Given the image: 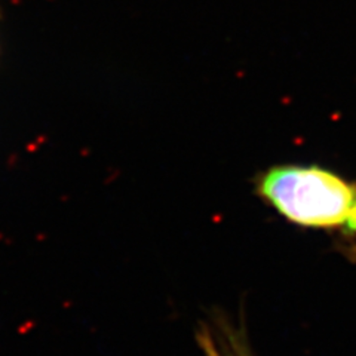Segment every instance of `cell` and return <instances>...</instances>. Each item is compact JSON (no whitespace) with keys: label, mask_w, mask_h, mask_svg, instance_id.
Here are the masks:
<instances>
[{"label":"cell","mask_w":356,"mask_h":356,"mask_svg":"<svg viewBox=\"0 0 356 356\" xmlns=\"http://www.w3.org/2000/svg\"><path fill=\"white\" fill-rule=\"evenodd\" d=\"M260 193L285 218L307 227L356 233V184L318 166H276L260 181Z\"/></svg>","instance_id":"cell-1"},{"label":"cell","mask_w":356,"mask_h":356,"mask_svg":"<svg viewBox=\"0 0 356 356\" xmlns=\"http://www.w3.org/2000/svg\"><path fill=\"white\" fill-rule=\"evenodd\" d=\"M198 340L206 356H224V353L220 350V347L217 346V343L212 340L211 334L206 330H202L200 333H198Z\"/></svg>","instance_id":"cell-2"}]
</instances>
